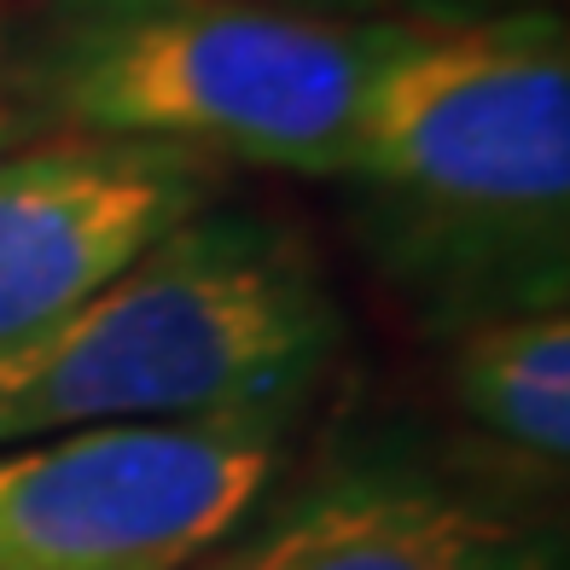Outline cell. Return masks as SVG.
I'll list each match as a JSON object with an SVG mask.
<instances>
[{
    "label": "cell",
    "mask_w": 570,
    "mask_h": 570,
    "mask_svg": "<svg viewBox=\"0 0 570 570\" xmlns=\"http://www.w3.org/2000/svg\"><path fill=\"white\" fill-rule=\"evenodd\" d=\"M297 413L0 443V570H193L274 489Z\"/></svg>",
    "instance_id": "obj_4"
},
{
    "label": "cell",
    "mask_w": 570,
    "mask_h": 570,
    "mask_svg": "<svg viewBox=\"0 0 570 570\" xmlns=\"http://www.w3.org/2000/svg\"><path fill=\"white\" fill-rule=\"evenodd\" d=\"M216 204V164L180 146L59 135L0 151V355L41 338L169 227Z\"/></svg>",
    "instance_id": "obj_6"
},
{
    "label": "cell",
    "mask_w": 570,
    "mask_h": 570,
    "mask_svg": "<svg viewBox=\"0 0 570 570\" xmlns=\"http://www.w3.org/2000/svg\"><path fill=\"white\" fill-rule=\"evenodd\" d=\"M338 180L379 279L420 326L454 338L518 308H564V23L541 7L407 23Z\"/></svg>",
    "instance_id": "obj_1"
},
{
    "label": "cell",
    "mask_w": 570,
    "mask_h": 570,
    "mask_svg": "<svg viewBox=\"0 0 570 570\" xmlns=\"http://www.w3.org/2000/svg\"><path fill=\"white\" fill-rule=\"evenodd\" d=\"M407 23L285 0H41L0 94L70 135L338 180Z\"/></svg>",
    "instance_id": "obj_2"
},
{
    "label": "cell",
    "mask_w": 570,
    "mask_h": 570,
    "mask_svg": "<svg viewBox=\"0 0 570 570\" xmlns=\"http://www.w3.org/2000/svg\"><path fill=\"white\" fill-rule=\"evenodd\" d=\"M338 344L344 308L303 233L204 204L59 326L0 355V443L303 413Z\"/></svg>",
    "instance_id": "obj_3"
},
{
    "label": "cell",
    "mask_w": 570,
    "mask_h": 570,
    "mask_svg": "<svg viewBox=\"0 0 570 570\" xmlns=\"http://www.w3.org/2000/svg\"><path fill=\"white\" fill-rule=\"evenodd\" d=\"M449 384L489 443L564 465L570 454V315L518 308L449 338Z\"/></svg>",
    "instance_id": "obj_7"
},
{
    "label": "cell",
    "mask_w": 570,
    "mask_h": 570,
    "mask_svg": "<svg viewBox=\"0 0 570 570\" xmlns=\"http://www.w3.org/2000/svg\"><path fill=\"white\" fill-rule=\"evenodd\" d=\"M193 570H564L559 535L407 443L268 489Z\"/></svg>",
    "instance_id": "obj_5"
},
{
    "label": "cell",
    "mask_w": 570,
    "mask_h": 570,
    "mask_svg": "<svg viewBox=\"0 0 570 570\" xmlns=\"http://www.w3.org/2000/svg\"><path fill=\"white\" fill-rule=\"evenodd\" d=\"M18 135H23V117H18V106L7 94H0V151L7 146H18Z\"/></svg>",
    "instance_id": "obj_8"
}]
</instances>
